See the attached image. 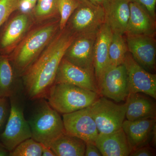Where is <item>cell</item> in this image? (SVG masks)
Instances as JSON below:
<instances>
[{
  "instance_id": "obj_1",
  "label": "cell",
  "mask_w": 156,
  "mask_h": 156,
  "mask_svg": "<svg viewBox=\"0 0 156 156\" xmlns=\"http://www.w3.org/2000/svg\"><path fill=\"white\" fill-rule=\"evenodd\" d=\"M76 36L66 27L22 74L23 89L31 100L45 98L55 83L58 66Z\"/></svg>"
},
{
  "instance_id": "obj_2",
  "label": "cell",
  "mask_w": 156,
  "mask_h": 156,
  "mask_svg": "<svg viewBox=\"0 0 156 156\" xmlns=\"http://www.w3.org/2000/svg\"><path fill=\"white\" fill-rule=\"evenodd\" d=\"M59 19L45 23L27 33L8 57L20 73L28 68L60 30Z\"/></svg>"
},
{
  "instance_id": "obj_3",
  "label": "cell",
  "mask_w": 156,
  "mask_h": 156,
  "mask_svg": "<svg viewBox=\"0 0 156 156\" xmlns=\"http://www.w3.org/2000/svg\"><path fill=\"white\" fill-rule=\"evenodd\" d=\"M100 96L97 92L60 83L52 86L45 99L52 108L64 115L89 107Z\"/></svg>"
},
{
  "instance_id": "obj_4",
  "label": "cell",
  "mask_w": 156,
  "mask_h": 156,
  "mask_svg": "<svg viewBox=\"0 0 156 156\" xmlns=\"http://www.w3.org/2000/svg\"><path fill=\"white\" fill-rule=\"evenodd\" d=\"M39 100L34 113L28 120L31 138L49 147L65 130L60 114L52 108L45 98Z\"/></svg>"
},
{
  "instance_id": "obj_5",
  "label": "cell",
  "mask_w": 156,
  "mask_h": 156,
  "mask_svg": "<svg viewBox=\"0 0 156 156\" xmlns=\"http://www.w3.org/2000/svg\"><path fill=\"white\" fill-rule=\"evenodd\" d=\"M20 91L9 98L10 114L5 128L0 134V143L11 151L25 140L31 137L28 121L24 116V103Z\"/></svg>"
},
{
  "instance_id": "obj_6",
  "label": "cell",
  "mask_w": 156,
  "mask_h": 156,
  "mask_svg": "<svg viewBox=\"0 0 156 156\" xmlns=\"http://www.w3.org/2000/svg\"><path fill=\"white\" fill-rule=\"evenodd\" d=\"M88 108L99 133L109 134L122 128L126 118V103L119 104L100 96Z\"/></svg>"
},
{
  "instance_id": "obj_7",
  "label": "cell",
  "mask_w": 156,
  "mask_h": 156,
  "mask_svg": "<svg viewBox=\"0 0 156 156\" xmlns=\"http://www.w3.org/2000/svg\"><path fill=\"white\" fill-rule=\"evenodd\" d=\"M80 5L71 15L67 27L76 36L97 32L105 23L103 6L89 0H80Z\"/></svg>"
},
{
  "instance_id": "obj_8",
  "label": "cell",
  "mask_w": 156,
  "mask_h": 156,
  "mask_svg": "<svg viewBox=\"0 0 156 156\" xmlns=\"http://www.w3.org/2000/svg\"><path fill=\"white\" fill-rule=\"evenodd\" d=\"M98 87L100 96L110 98L116 102L126 101L129 92L125 65L109 66Z\"/></svg>"
},
{
  "instance_id": "obj_9",
  "label": "cell",
  "mask_w": 156,
  "mask_h": 156,
  "mask_svg": "<svg viewBox=\"0 0 156 156\" xmlns=\"http://www.w3.org/2000/svg\"><path fill=\"white\" fill-rule=\"evenodd\" d=\"M123 64L128 76L129 93H144L156 98V75L144 69L133 58L129 51Z\"/></svg>"
},
{
  "instance_id": "obj_10",
  "label": "cell",
  "mask_w": 156,
  "mask_h": 156,
  "mask_svg": "<svg viewBox=\"0 0 156 156\" xmlns=\"http://www.w3.org/2000/svg\"><path fill=\"white\" fill-rule=\"evenodd\" d=\"M65 132L86 142H95L99 134L88 107L62 115Z\"/></svg>"
},
{
  "instance_id": "obj_11",
  "label": "cell",
  "mask_w": 156,
  "mask_h": 156,
  "mask_svg": "<svg viewBox=\"0 0 156 156\" xmlns=\"http://www.w3.org/2000/svg\"><path fill=\"white\" fill-rule=\"evenodd\" d=\"M6 22L0 32V55L8 56L28 32L31 20L29 14L20 12Z\"/></svg>"
},
{
  "instance_id": "obj_12",
  "label": "cell",
  "mask_w": 156,
  "mask_h": 156,
  "mask_svg": "<svg viewBox=\"0 0 156 156\" xmlns=\"http://www.w3.org/2000/svg\"><path fill=\"white\" fill-rule=\"evenodd\" d=\"M98 31L76 36L66 50L64 58L77 66L94 73V46Z\"/></svg>"
},
{
  "instance_id": "obj_13",
  "label": "cell",
  "mask_w": 156,
  "mask_h": 156,
  "mask_svg": "<svg viewBox=\"0 0 156 156\" xmlns=\"http://www.w3.org/2000/svg\"><path fill=\"white\" fill-rule=\"evenodd\" d=\"M128 51L143 68L154 73L156 71V42L155 36L126 35Z\"/></svg>"
},
{
  "instance_id": "obj_14",
  "label": "cell",
  "mask_w": 156,
  "mask_h": 156,
  "mask_svg": "<svg viewBox=\"0 0 156 156\" xmlns=\"http://www.w3.org/2000/svg\"><path fill=\"white\" fill-rule=\"evenodd\" d=\"M60 83L71 84L98 93L94 73L71 63L64 57L58 66L54 84Z\"/></svg>"
},
{
  "instance_id": "obj_15",
  "label": "cell",
  "mask_w": 156,
  "mask_h": 156,
  "mask_svg": "<svg viewBox=\"0 0 156 156\" xmlns=\"http://www.w3.org/2000/svg\"><path fill=\"white\" fill-rule=\"evenodd\" d=\"M130 15L125 35L155 36V19L140 4L130 2Z\"/></svg>"
},
{
  "instance_id": "obj_16",
  "label": "cell",
  "mask_w": 156,
  "mask_h": 156,
  "mask_svg": "<svg viewBox=\"0 0 156 156\" xmlns=\"http://www.w3.org/2000/svg\"><path fill=\"white\" fill-rule=\"evenodd\" d=\"M113 32L106 23L101 27L97 34L94 50V73L97 86L109 66V49Z\"/></svg>"
},
{
  "instance_id": "obj_17",
  "label": "cell",
  "mask_w": 156,
  "mask_h": 156,
  "mask_svg": "<svg viewBox=\"0 0 156 156\" xmlns=\"http://www.w3.org/2000/svg\"><path fill=\"white\" fill-rule=\"evenodd\" d=\"M156 119L124 121L122 128L127 136L131 151L149 144L154 130L156 128Z\"/></svg>"
},
{
  "instance_id": "obj_18",
  "label": "cell",
  "mask_w": 156,
  "mask_h": 156,
  "mask_svg": "<svg viewBox=\"0 0 156 156\" xmlns=\"http://www.w3.org/2000/svg\"><path fill=\"white\" fill-rule=\"evenodd\" d=\"M129 3L128 0H106L104 3L105 23L113 33L125 35L130 15Z\"/></svg>"
},
{
  "instance_id": "obj_19",
  "label": "cell",
  "mask_w": 156,
  "mask_h": 156,
  "mask_svg": "<svg viewBox=\"0 0 156 156\" xmlns=\"http://www.w3.org/2000/svg\"><path fill=\"white\" fill-rule=\"evenodd\" d=\"M125 103L126 120L156 119V103L149 95L140 92L129 93Z\"/></svg>"
},
{
  "instance_id": "obj_20",
  "label": "cell",
  "mask_w": 156,
  "mask_h": 156,
  "mask_svg": "<svg viewBox=\"0 0 156 156\" xmlns=\"http://www.w3.org/2000/svg\"><path fill=\"white\" fill-rule=\"evenodd\" d=\"M95 143L103 156H128L131 151L122 128L109 134L99 133Z\"/></svg>"
},
{
  "instance_id": "obj_21",
  "label": "cell",
  "mask_w": 156,
  "mask_h": 156,
  "mask_svg": "<svg viewBox=\"0 0 156 156\" xmlns=\"http://www.w3.org/2000/svg\"><path fill=\"white\" fill-rule=\"evenodd\" d=\"M86 145L83 140L65 132L52 141L49 147L56 156H84Z\"/></svg>"
},
{
  "instance_id": "obj_22",
  "label": "cell",
  "mask_w": 156,
  "mask_h": 156,
  "mask_svg": "<svg viewBox=\"0 0 156 156\" xmlns=\"http://www.w3.org/2000/svg\"><path fill=\"white\" fill-rule=\"evenodd\" d=\"M19 92L14 70L7 56L0 55V97H11Z\"/></svg>"
},
{
  "instance_id": "obj_23",
  "label": "cell",
  "mask_w": 156,
  "mask_h": 156,
  "mask_svg": "<svg viewBox=\"0 0 156 156\" xmlns=\"http://www.w3.org/2000/svg\"><path fill=\"white\" fill-rule=\"evenodd\" d=\"M124 35L113 33L109 49V66L123 64L127 53L128 46Z\"/></svg>"
},
{
  "instance_id": "obj_24",
  "label": "cell",
  "mask_w": 156,
  "mask_h": 156,
  "mask_svg": "<svg viewBox=\"0 0 156 156\" xmlns=\"http://www.w3.org/2000/svg\"><path fill=\"white\" fill-rule=\"evenodd\" d=\"M59 0H37L33 12L38 21H43L55 17L58 14Z\"/></svg>"
},
{
  "instance_id": "obj_25",
  "label": "cell",
  "mask_w": 156,
  "mask_h": 156,
  "mask_svg": "<svg viewBox=\"0 0 156 156\" xmlns=\"http://www.w3.org/2000/svg\"><path fill=\"white\" fill-rule=\"evenodd\" d=\"M41 144L30 138L24 140L10 152V156H41Z\"/></svg>"
},
{
  "instance_id": "obj_26",
  "label": "cell",
  "mask_w": 156,
  "mask_h": 156,
  "mask_svg": "<svg viewBox=\"0 0 156 156\" xmlns=\"http://www.w3.org/2000/svg\"><path fill=\"white\" fill-rule=\"evenodd\" d=\"M80 0H59L58 11L60 30L66 27L69 20L80 5Z\"/></svg>"
},
{
  "instance_id": "obj_27",
  "label": "cell",
  "mask_w": 156,
  "mask_h": 156,
  "mask_svg": "<svg viewBox=\"0 0 156 156\" xmlns=\"http://www.w3.org/2000/svg\"><path fill=\"white\" fill-rule=\"evenodd\" d=\"M19 9V0H0V29L11 14Z\"/></svg>"
},
{
  "instance_id": "obj_28",
  "label": "cell",
  "mask_w": 156,
  "mask_h": 156,
  "mask_svg": "<svg viewBox=\"0 0 156 156\" xmlns=\"http://www.w3.org/2000/svg\"><path fill=\"white\" fill-rule=\"evenodd\" d=\"M10 108L9 98L0 97V129L7 122L10 114Z\"/></svg>"
},
{
  "instance_id": "obj_29",
  "label": "cell",
  "mask_w": 156,
  "mask_h": 156,
  "mask_svg": "<svg viewBox=\"0 0 156 156\" xmlns=\"http://www.w3.org/2000/svg\"><path fill=\"white\" fill-rule=\"evenodd\" d=\"M129 156H156L155 150L150 144L140 147L131 151Z\"/></svg>"
},
{
  "instance_id": "obj_30",
  "label": "cell",
  "mask_w": 156,
  "mask_h": 156,
  "mask_svg": "<svg viewBox=\"0 0 156 156\" xmlns=\"http://www.w3.org/2000/svg\"><path fill=\"white\" fill-rule=\"evenodd\" d=\"M129 2H135L140 4L145 8L149 13L156 19V0H128Z\"/></svg>"
},
{
  "instance_id": "obj_31",
  "label": "cell",
  "mask_w": 156,
  "mask_h": 156,
  "mask_svg": "<svg viewBox=\"0 0 156 156\" xmlns=\"http://www.w3.org/2000/svg\"><path fill=\"white\" fill-rule=\"evenodd\" d=\"M37 0H19L18 10L22 13L30 14L33 12Z\"/></svg>"
},
{
  "instance_id": "obj_32",
  "label": "cell",
  "mask_w": 156,
  "mask_h": 156,
  "mask_svg": "<svg viewBox=\"0 0 156 156\" xmlns=\"http://www.w3.org/2000/svg\"><path fill=\"white\" fill-rule=\"evenodd\" d=\"M85 156H102L97 147L95 142H86Z\"/></svg>"
},
{
  "instance_id": "obj_33",
  "label": "cell",
  "mask_w": 156,
  "mask_h": 156,
  "mask_svg": "<svg viewBox=\"0 0 156 156\" xmlns=\"http://www.w3.org/2000/svg\"><path fill=\"white\" fill-rule=\"evenodd\" d=\"M42 147V156H56L55 154L49 147L41 144Z\"/></svg>"
},
{
  "instance_id": "obj_34",
  "label": "cell",
  "mask_w": 156,
  "mask_h": 156,
  "mask_svg": "<svg viewBox=\"0 0 156 156\" xmlns=\"http://www.w3.org/2000/svg\"><path fill=\"white\" fill-rule=\"evenodd\" d=\"M10 152L4 147L0 143V156H9Z\"/></svg>"
},
{
  "instance_id": "obj_35",
  "label": "cell",
  "mask_w": 156,
  "mask_h": 156,
  "mask_svg": "<svg viewBox=\"0 0 156 156\" xmlns=\"http://www.w3.org/2000/svg\"><path fill=\"white\" fill-rule=\"evenodd\" d=\"M89 1L96 5L103 6L104 3L106 0H89Z\"/></svg>"
}]
</instances>
